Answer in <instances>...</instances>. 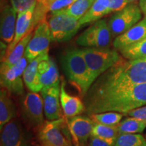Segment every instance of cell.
I'll return each instance as SVG.
<instances>
[{"label": "cell", "instance_id": "cell-1", "mask_svg": "<svg viewBox=\"0 0 146 146\" xmlns=\"http://www.w3.org/2000/svg\"><path fill=\"white\" fill-rule=\"evenodd\" d=\"M83 103L88 115L118 112L126 114L146 105V83L110 90L92 96H85Z\"/></svg>", "mask_w": 146, "mask_h": 146}, {"label": "cell", "instance_id": "cell-2", "mask_svg": "<svg viewBox=\"0 0 146 146\" xmlns=\"http://www.w3.org/2000/svg\"><path fill=\"white\" fill-rule=\"evenodd\" d=\"M141 83H146V57L131 60L121 58L97 78L85 96H95Z\"/></svg>", "mask_w": 146, "mask_h": 146}, {"label": "cell", "instance_id": "cell-3", "mask_svg": "<svg viewBox=\"0 0 146 146\" xmlns=\"http://www.w3.org/2000/svg\"><path fill=\"white\" fill-rule=\"evenodd\" d=\"M60 63L68 81L83 98L91 85L88 68L81 50L72 49L66 51L61 56Z\"/></svg>", "mask_w": 146, "mask_h": 146}, {"label": "cell", "instance_id": "cell-4", "mask_svg": "<svg viewBox=\"0 0 146 146\" xmlns=\"http://www.w3.org/2000/svg\"><path fill=\"white\" fill-rule=\"evenodd\" d=\"M116 50L110 47H85L82 49L81 52L88 68L91 85L100 76L121 59V56Z\"/></svg>", "mask_w": 146, "mask_h": 146}, {"label": "cell", "instance_id": "cell-5", "mask_svg": "<svg viewBox=\"0 0 146 146\" xmlns=\"http://www.w3.org/2000/svg\"><path fill=\"white\" fill-rule=\"evenodd\" d=\"M36 141L39 146L72 145L67 123L63 117L54 120H46L37 129Z\"/></svg>", "mask_w": 146, "mask_h": 146}, {"label": "cell", "instance_id": "cell-6", "mask_svg": "<svg viewBox=\"0 0 146 146\" xmlns=\"http://www.w3.org/2000/svg\"><path fill=\"white\" fill-rule=\"evenodd\" d=\"M142 12L136 2L129 3L122 10L115 12L108 22L113 38L125 33L141 21Z\"/></svg>", "mask_w": 146, "mask_h": 146}, {"label": "cell", "instance_id": "cell-7", "mask_svg": "<svg viewBox=\"0 0 146 146\" xmlns=\"http://www.w3.org/2000/svg\"><path fill=\"white\" fill-rule=\"evenodd\" d=\"M47 22L52 40L58 43L70 41L81 27L78 20L65 14L52 13Z\"/></svg>", "mask_w": 146, "mask_h": 146}, {"label": "cell", "instance_id": "cell-8", "mask_svg": "<svg viewBox=\"0 0 146 146\" xmlns=\"http://www.w3.org/2000/svg\"><path fill=\"white\" fill-rule=\"evenodd\" d=\"M112 38L108 22L100 19L80 35L76 43L85 47H109Z\"/></svg>", "mask_w": 146, "mask_h": 146}, {"label": "cell", "instance_id": "cell-9", "mask_svg": "<svg viewBox=\"0 0 146 146\" xmlns=\"http://www.w3.org/2000/svg\"><path fill=\"white\" fill-rule=\"evenodd\" d=\"M52 41L48 22L44 18L36 27L33 35L25 50V56L29 62L44 53L49 52V47Z\"/></svg>", "mask_w": 146, "mask_h": 146}, {"label": "cell", "instance_id": "cell-10", "mask_svg": "<svg viewBox=\"0 0 146 146\" xmlns=\"http://www.w3.org/2000/svg\"><path fill=\"white\" fill-rule=\"evenodd\" d=\"M28 60L23 56L16 64L10 68L0 70L1 87L8 90L10 94L22 96L25 93L24 80L22 78L24 71L28 65Z\"/></svg>", "mask_w": 146, "mask_h": 146}, {"label": "cell", "instance_id": "cell-11", "mask_svg": "<svg viewBox=\"0 0 146 146\" xmlns=\"http://www.w3.org/2000/svg\"><path fill=\"white\" fill-rule=\"evenodd\" d=\"M24 120L31 127L38 129L44 122L43 102L37 92H29L23 97L21 104Z\"/></svg>", "mask_w": 146, "mask_h": 146}, {"label": "cell", "instance_id": "cell-12", "mask_svg": "<svg viewBox=\"0 0 146 146\" xmlns=\"http://www.w3.org/2000/svg\"><path fill=\"white\" fill-rule=\"evenodd\" d=\"M67 123L73 146H87L95 125L92 119L78 115L67 118Z\"/></svg>", "mask_w": 146, "mask_h": 146}, {"label": "cell", "instance_id": "cell-13", "mask_svg": "<svg viewBox=\"0 0 146 146\" xmlns=\"http://www.w3.org/2000/svg\"><path fill=\"white\" fill-rule=\"evenodd\" d=\"M1 146H29L28 134L20 120L14 118L1 130Z\"/></svg>", "mask_w": 146, "mask_h": 146}, {"label": "cell", "instance_id": "cell-14", "mask_svg": "<svg viewBox=\"0 0 146 146\" xmlns=\"http://www.w3.org/2000/svg\"><path fill=\"white\" fill-rule=\"evenodd\" d=\"M41 95L43 102L44 114L47 120H54L63 117L62 108L60 100V87L42 88Z\"/></svg>", "mask_w": 146, "mask_h": 146}, {"label": "cell", "instance_id": "cell-15", "mask_svg": "<svg viewBox=\"0 0 146 146\" xmlns=\"http://www.w3.org/2000/svg\"><path fill=\"white\" fill-rule=\"evenodd\" d=\"M35 7L36 5H35L31 8H29V10L18 14L14 38L12 43L7 47L5 56L10 54L13 50L14 47L27 34L33 32L34 29L33 28V14Z\"/></svg>", "mask_w": 146, "mask_h": 146}, {"label": "cell", "instance_id": "cell-16", "mask_svg": "<svg viewBox=\"0 0 146 146\" xmlns=\"http://www.w3.org/2000/svg\"><path fill=\"white\" fill-rule=\"evenodd\" d=\"M18 13L12 4H5L1 10V39L5 44L12 43L15 35Z\"/></svg>", "mask_w": 146, "mask_h": 146}, {"label": "cell", "instance_id": "cell-17", "mask_svg": "<svg viewBox=\"0 0 146 146\" xmlns=\"http://www.w3.org/2000/svg\"><path fill=\"white\" fill-rule=\"evenodd\" d=\"M146 38V17L135 25L125 33L116 36L113 41L114 49L120 50Z\"/></svg>", "mask_w": 146, "mask_h": 146}, {"label": "cell", "instance_id": "cell-18", "mask_svg": "<svg viewBox=\"0 0 146 146\" xmlns=\"http://www.w3.org/2000/svg\"><path fill=\"white\" fill-rule=\"evenodd\" d=\"M60 104L66 118L74 117L81 115L85 111L83 102L78 97L72 96L66 90L65 81L62 79L60 84Z\"/></svg>", "mask_w": 146, "mask_h": 146}, {"label": "cell", "instance_id": "cell-19", "mask_svg": "<svg viewBox=\"0 0 146 146\" xmlns=\"http://www.w3.org/2000/svg\"><path fill=\"white\" fill-rule=\"evenodd\" d=\"M38 74L42 88L60 87V78L58 67L52 58L42 60L38 66Z\"/></svg>", "mask_w": 146, "mask_h": 146}, {"label": "cell", "instance_id": "cell-20", "mask_svg": "<svg viewBox=\"0 0 146 146\" xmlns=\"http://www.w3.org/2000/svg\"><path fill=\"white\" fill-rule=\"evenodd\" d=\"M49 58V52L44 53L39 57L29 62V64L24 71L23 76L24 83L27 88L31 91L38 93L40 92L42 89L38 74V66L42 60H46Z\"/></svg>", "mask_w": 146, "mask_h": 146}, {"label": "cell", "instance_id": "cell-21", "mask_svg": "<svg viewBox=\"0 0 146 146\" xmlns=\"http://www.w3.org/2000/svg\"><path fill=\"white\" fill-rule=\"evenodd\" d=\"M10 94L6 89L1 87L0 91V130L15 118L17 114L16 106Z\"/></svg>", "mask_w": 146, "mask_h": 146}, {"label": "cell", "instance_id": "cell-22", "mask_svg": "<svg viewBox=\"0 0 146 146\" xmlns=\"http://www.w3.org/2000/svg\"><path fill=\"white\" fill-rule=\"evenodd\" d=\"M109 0H96L86 14L79 20L81 27L99 21L109 13Z\"/></svg>", "mask_w": 146, "mask_h": 146}, {"label": "cell", "instance_id": "cell-23", "mask_svg": "<svg viewBox=\"0 0 146 146\" xmlns=\"http://www.w3.org/2000/svg\"><path fill=\"white\" fill-rule=\"evenodd\" d=\"M33 35V33L31 32L27 35L17 45L14 47L13 50L10 54L5 56L1 61V70L9 68L16 63L25 56V53L29 42Z\"/></svg>", "mask_w": 146, "mask_h": 146}, {"label": "cell", "instance_id": "cell-24", "mask_svg": "<svg viewBox=\"0 0 146 146\" xmlns=\"http://www.w3.org/2000/svg\"><path fill=\"white\" fill-rule=\"evenodd\" d=\"M96 0H76L63 10L52 13L65 14L79 21L87 13Z\"/></svg>", "mask_w": 146, "mask_h": 146}, {"label": "cell", "instance_id": "cell-25", "mask_svg": "<svg viewBox=\"0 0 146 146\" xmlns=\"http://www.w3.org/2000/svg\"><path fill=\"white\" fill-rule=\"evenodd\" d=\"M117 127L119 135L141 133L146 128V121L129 116L120 121Z\"/></svg>", "mask_w": 146, "mask_h": 146}, {"label": "cell", "instance_id": "cell-26", "mask_svg": "<svg viewBox=\"0 0 146 146\" xmlns=\"http://www.w3.org/2000/svg\"><path fill=\"white\" fill-rule=\"evenodd\" d=\"M122 56L126 60H131L146 57V38L120 50Z\"/></svg>", "mask_w": 146, "mask_h": 146}, {"label": "cell", "instance_id": "cell-27", "mask_svg": "<svg viewBox=\"0 0 146 146\" xmlns=\"http://www.w3.org/2000/svg\"><path fill=\"white\" fill-rule=\"evenodd\" d=\"M123 115L124 114L123 113L109 111V112L93 114L89 116L95 123L110 126H116L120 123Z\"/></svg>", "mask_w": 146, "mask_h": 146}, {"label": "cell", "instance_id": "cell-28", "mask_svg": "<svg viewBox=\"0 0 146 146\" xmlns=\"http://www.w3.org/2000/svg\"><path fill=\"white\" fill-rule=\"evenodd\" d=\"M119 135L117 125L110 126L95 123L91 131V135L104 139H115Z\"/></svg>", "mask_w": 146, "mask_h": 146}, {"label": "cell", "instance_id": "cell-29", "mask_svg": "<svg viewBox=\"0 0 146 146\" xmlns=\"http://www.w3.org/2000/svg\"><path fill=\"white\" fill-rule=\"evenodd\" d=\"M114 146H146V139L139 133L119 135Z\"/></svg>", "mask_w": 146, "mask_h": 146}, {"label": "cell", "instance_id": "cell-30", "mask_svg": "<svg viewBox=\"0 0 146 146\" xmlns=\"http://www.w3.org/2000/svg\"><path fill=\"white\" fill-rule=\"evenodd\" d=\"M11 3L18 14L25 12L36 5V0H11Z\"/></svg>", "mask_w": 146, "mask_h": 146}, {"label": "cell", "instance_id": "cell-31", "mask_svg": "<svg viewBox=\"0 0 146 146\" xmlns=\"http://www.w3.org/2000/svg\"><path fill=\"white\" fill-rule=\"evenodd\" d=\"M116 140L104 139L91 136L87 146H114Z\"/></svg>", "mask_w": 146, "mask_h": 146}, {"label": "cell", "instance_id": "cell-32", "mask_svg": "<svg viewBox=\"0 0 146 146\" xmlns=\"http://www.w3.org/2000/svg\"><path fill=\"white\" fill-rule=\"evenodd\" d=\"M109 13L122 10L129 4L128 0H109Z\"/></svg>", "mask_w": 146, "mask_h": 146}, {"label": "cell", "instance_id": "cell-33", "mask_svg": "<svg viewBox=\"0 0 146 146\" xmlns=\"http://www.w3.org/2000/svg\"><path fill=\"white\" fill-rule=\"evenodd\" d=\"M126 114L129 115L131 117H134L139 120H143V121H146V105L133 110Z\"/></svg>", "mask_w": 146, "mask_h": 146}, {"label": "cell", "instance_id": "cell-34", "mask_svg": "<svg viewBox=\"0 0 146 146\" xmlns=\"http://www.w3.org/2000/svg\"><path fill=\"white\" fill-rule=\"evenodd\" d=\"M139 5L140 8H141L142 13L146 17V0H139Z\"/></svg>", "mask_w": 146, "mask_h": 146}, {"label": "cell", "instance_id": "cell-35", "mask_svg": "<svg viewBox=\"0 0 146 146\" xmlns=\"http://www.w3.org/2000/svg\"><path fill=\"white\" fill-rule=\"evenodd\" d=\"M137 1V0H128V1H129V3H133V2H136V1Z\"/></svg>", "mask_w": 146, "mask_h": 146}, {"label": "cell", "instance_id": "cell-36", "mask_svg": "<svg viewBox=\"0 0 146 146\" xmlns=\"http://www.w3.org/2000/svg\"><path fill=\"white\" fill-rule=\"evenodd\" d=\"M68 146H73V145H68Z\"/></svg>", "mask_w": 146, "mask_h": 146}]
</instances>
